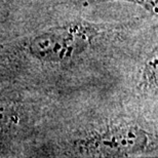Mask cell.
Masks as SVG:
<instances>
[{"label":"cell","instance_id":"3957f363","mask_svg":"<svg viewBox=\"0 0 158 158\" xmlns=\"http://www.w3.org/2000/svg\"><path fill=\"white\" fill-rule=\"evenodd\" d=\"M33 110L27 102L0 97V154L31 131Z\"/></svg>","mask_w":158,"mask_h":158},{"label":"cell","instance_id":"277c9868","mask_svg":"<svg viewBox=\"0 0 158 158\" xmlns=\"http://www.w3.org/2000/svg\"><path fill=\"white\" fill-rule=\"evenodd\" d=\"M158 53L157 46L151 50L146 56V59L142 63L141 67L139 68L137 83L135 88L139 93L146 97H157V88H158Z\"/></svg>","mask_w":158,"mask_h":158},{"label":"cell","instance_id":"7a4b0ae2","mask_svg":"<svg viewBox=\"0 0 158 158\" xmlns=\"http://www.w3.org/2000/svg\"><path fill=\"white\" fill-rule=\"evenodd\" d=\"M115 31L114 25L73 19L47 26L7 47L15 61L40 67H65L79 62L98 41Z\"/></svg>","mask_w":158,"mask_h":158},{"label":"cell","instance_id":"5b68a950","mask_svg":"<svg viewBox=\"0 0 158 158\" xmlns=\"http://www.w3.org/2000/svg\"><path fill=\"white\" fill-rule=\"evenodd\" d=\"M112 1H124L129 2L132 4H137L145 8L148 12H150L152 15L157 17L158 14V0H73L74 3L81 5H90L98 4V3L104 2H112Z\"/></svg>","mask_w":158,"mask_h":158},{"label":"cell","instance_id":"6da1fadb","mask_svg":"<svg viewBox=\"0 0 158 158\" xmlns=\"http://www.w3.org/2000/svg\"><path fill=\"white\" fill-rule=\"evenodd\" d=\"M156 146V132L135 118L115 116L77 126L46 142L36 153L52 157H137L152 153Z\"/></svg>","mask_w":158,"mask_h":158}]
</instances>
